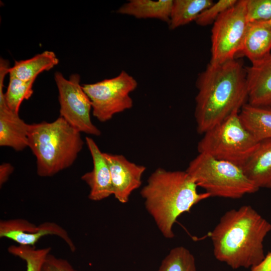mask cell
<instances>
[{
  "instance_id": "obj_19",
  "label": "cell",
  "mask_w": 271,
  "mask_h": 271,
  "mask_svg": "<svg viewBox=\"0 0 271 271\" xmlns=\"http://www.w3.org/2000/svg\"><path fill=\"white\" fill-rule=\"evenodd\" d=\"M239 114L245 126L257 141L271 139V107L257 106L246 103Z\"/></svg>"
},
{
  "instance_id": "obj_15",
  "label": "cell",
  "mask_w": 271,
  "mask_h": 271,
  "mask_svg": "<svg viewBox=\"0 0 271 271\" xmlns=\"http://www.w3.org/2000/svg\"><path fill=\"white\" fill-rule=\"evenodd\" d=\"M240 167L259 189H271V139L260 141Z\"/></svg>"
},
{
  "instance_id": "obj_13",
  "label": "cell",
  "mask_w": 271,
  "mask_h": 271,
  "mask_svg": "<svg viewBox=\"0 0 271 271\" xmlns=\"http://www.w3.org/2000/svg\"><path fill=\"white\" fill-rule=\"evenodd\" d=\"M28 125L8 106L0 91V146L21 151L29 147Z\"/></svg>"
},
{
  "instance_id": "obj_23",
  "label": "cell",
  "mask_w": 271,
  "mask_h": 271,
  "mask_svg": "<svg viewBox=\"0 0 271 271\" xmlns=\"http://www.w3.org/2000/svg\"><path fill=\"white\" fill-rule=\"evenodd\" d=\"M51 250L50 247L36 248L35 246L21 245H11L8 248L10 253L25 261L26 271H43L44 262Z\"/></svg>"
},
{
  "instance_id": "obj_22",
  "label": "cell",
  "mask_w": 271,
  "mask_h": 271,
  "mask_svg": "<svg viewBox=\"0 0 271 271\" xmlns=\"http://www.w3.org/2000/svg\"><path fill=\"white\" fill-rule=\"evenodd\" d=\"M35 80L25 81L9 74V82L5 98L8 106L19 113L22 102L29 99L33 93V85Z\"/></svg>"
},
{
  "instance_id": "obj_7",
  "label": "cell",
  "mask_w": 271,
  "mask_h": 271,
  "mask_svg": "<svg viewBox=\"0 0 271 271\" xmlns=\"http://www.w3.org/2000/svg\"><path fill=\"white\" fill-rule=\"evenodd\" d=\"M137 86L136 79L122 70L114 77L85 84L82 88L91 101L93 115L99 121L105 122L115 114L132 107L129 94Z\"/></svg>"
},
{
  "instance_id": "obj_8",
  "label": "cell",
  "mask_w": 271,
  "mask_h": 271,
  "mask_svg": "<svg viewBox=\"0 0 271 271\" xmlns=\"http://www.w3.org/2000/svg\"><path fill=\"white\" fill-rule=\"evenodd\" d=\"M245 5L246 0L237 1L213 24L210 63H222L238 55L248 25Z\"/></svg>"
},
{
  "instance_id": "obj_16",
  "label": "cell",
  "mask_w": 271,
  "mask_h": 271,
  "mask_svg": "<svg viewBox=\"0 0 271 271\" xmlns=\"http://www.w3.org/2000/svg\"><path fill=\"white\" fill-rule=\"evenodd\" d=\"M271 53V25L265 22L248 23L238 55L246 57L251 64Z\"/></svg>"
},
{
  "instance_id": "obj_3",
  "label": "cell",
  "mask_w": 271,
  "mask_h": 271,
  "mask_svg": "<svg viewBox=\"0 0 271 271\" xmlns=\"http://www.w3.org/2000/svg\"><path fill=\"white\" fill-rule=\"evenodd\" d=\"M197 187L186 171L159 168L149 177L141 195L146 209L164 237L173 238V225L177 218L211 197L206 192L199 193Z\"/></svg>"
},
{
  "instance_id": "obj_17",
  "label": "cell",
  "mask_w": 271,
  "mask_h": 271,
  "mask_svg": "<svg viewBox=\"0 0 271 271\" xmlns=\"http://www.w3.org/2000/svg\"><path fill=\"white\" fill-rule=\"evenodd\" d=\"M172 4L173 0H130L116 12L137 19H156L168 24Z\"/></svg>"
},
{
  "instance_id": "obj_20",
  "label": "cell",
  "mask_w": 271,
  "mask_h": 271,
  "mask_svg": "<svg viewBox=\"0 0 271 271\" xmlns=\"http://www.w3.org/2000/svg\"><path fill=\"white\" fill-rule=\"evenodd\" d=\"M212 0H174L168 23L171 30L195 21L204 10L213 4Z\"/></svg>"
},
{
  "instance_id": "obj_1",
  "label": "cell",
  "mask_w": 271,
  "mask_h": 271,
  "mask_svg": "<svg viewBox=\"0 0 271 271\" xmlns=\"http://www.w3.org/2000/svg\"><path fill=\"white\" fill-rule=\"evenodd\" d=\"M195 118L197 130L204 134L246 103L245 67L236 59L220 64L209 63L197 77Z\"/></svg>"
},
{
  "instance_id": "obj_14",
  "label": "cell",
  "mask_w": 271,
  "mask_h": 271,
  "mask_svg": "<svg viewBox=\"0 0 271 271\" xmlns=\"http://www.w3.org/2000/svg\"><path fill=\"white\" fill-rule=\"evenodd\" d=\"M248 104L271 107V53L245 67Z\"/></svg>"
},
{
  "instance_id": "obj_27",
  "label": "cell",
  "mask_w": 271,
  "mask_h": 271,
  "mask_svg": "<svg viewBox=\"0 0 271 271\" xmlns=\"http://www.w3.org/2000/svg\"><path fill=\"white\" fill-rule=\"evenodd\" d=\"M14 171V167L10 163H3L0 166V185L2 186L9 179Z\"/></svg>"
},
{
  "instance_id": "obj_28",
  "label": "cell",
  "mask_w": 271,
  "mask_h": 271,
  "mask_svg": "<svg viewBox=\"0 0 271 271\" xmlns=\"http://www.w3.org/2000/svg\"><path fill=\"white\" fill-rule=\"evenodd\" d=\"M251 271H271V251L259 264L251 268Z\"/></svg>"
},
{
  "instance_id": "obj_18",
  "label": "cell",
  "mask_w": 271,
  "mask_h": 271,
  "mask_svg": "<svg viewBox=\"0 0 271 271\" xmlns=\"http://www.w3.org/2000/svg\"><path fill=\"white\" fill-rule=\"evenodd\" d=\"M59 63L55 53L51 51H45L33 57L24 60L16 61L10 67L9 74L25 81L36 80L39 74L49 71Z\"/></svg>"
},
{
  "instance_id": "obj_5",
  "label": "cell",
  "mask_w": 271,
  "mask_h": 271,
  "mask_svg": "<svg viewBox=\"0 0 271 271\" xmlns=\"http://www.w3.org/2000/svg\"><path fill=\"white\" fill-rule=\"evenodd\" d=\"M186 171L211 197L239 199L259 189L239 166L206 154L199 153Z\"/></svg>"
},
{
  "instance_id": "obj_24",
  "label": "cell",
  "mask_w": 271,
  "mask_h": 271,
  "mask_svg": "<svg viewBox=\"0 0 271 271\" xmlns=\"http://www.w3.org/2000/svg\"><path fill=\"white\" fill-rule=\"evenodd\" d=\"M245 9L248 23L271 20V0H246Z\"/></svg>"
},
{
  "instance_id": "obj_21",
  "label": "cell",
  "mask_w": 271,
  "mask_h": 271,
  "mask_svg": "<svg viewBox=\"0 0 271 271\" xmlns=\"http://www.w3.org/2000/svg\"><path fill=\"white\" fill-rule=\"evenodd\" d=\"M158 271H198L195 259L187 248H172L162 260Z\"/></svg>"
},
{
  "instance_id": "obj_29",
  "label": "cell",
  "mask_w": 271,
  "mask_h": 271,
  "mask_svg": "<svg viewBox=\"0 0 271 271\" xmlns=\"http://www.w3.org/2000/svg\"><path fill=\"white\" fill-rule=\"evenodd\" d=\"M265 22H266L267 23H268V24H269V25H271V20H270L268 21Z\"/></svg>"
},
{
  "instance_id": "obj_25",
  "label": "cell",
  "mask_w": 271,
  "mask_h": 271,
  "mask_svg": "<svg viewBox=\"0 0 271 271\" xmlns=\"http://www.w3.org/2000/svg\"><path fill=\"white\" fill-rule=\"evenodd\" d=\"M237 2L236 0H219L213 3L200 13L195 22L200 26L213 24L223 12L232 7Z\"/></svg>"
},
{
  "instance_id": "obj_6",
  "label": "cell",
  "mask_w": 271,
  "mask_h": 271,
  "mask_svg": "<svg viewBox=\"0 0 271 271\" xmlns=\"http://www.w3.org/2000/svg\"><path fill=\"white\" fill-rule=\"evenodd\" d=\"M235 111L204 133L198 144L199 153L231 162L241 167L258 142Z\"/></svg>"
},
{
  "instance_id": "obj_10",
  "label": "cell",
  "mask_w": 271,
  "mask_h": 271,
  "mask_svg": "<svg viewBox=\"0 0 271 271\" xmlns=\"http://www.w3.org/2000/svg\"><path fill=\"white\" fill-rule=\"evenodd\" d=\"M53 235L59 237L74 252L76 246L66 230L58 224L45 222L36 226L28 220L14 219L0 221V237L11 239L19 245L35 246L43 236Z\"/></svg>"
},
{
  "instance_id": "obj_4",
  "label": "cell",
  "mask_w": 271,
  "mask_h": 271,
  "mask_svg": "<svg viewBox=\"0 0 271 271\" xmlns=\"http://www.w3.org/2000/svg\"><path fill=\"white\" fill-rule=\"evenodd\" d=\"M28 141L41 177L52 176L70 167L84 145L80 132L61 116L51 122L29 124Z\"/></svg>"
},
{
  "instance_id": "obj_11",
  "label": "cell",
  "mask_w": 271,
  "mask_h": 271,
  "mask_svg": "<svg viewBox=\"0 0 271 271\" xmlns=\"http://www.w3.org/2000/svg\"><path fill=\"white\" fill-rule=\"evenodd\" d=\"M108 165L113 195L120 203H126L132 192L140 187L146 167L131 162L121 155L103 153Z\"/></svg>"
},
{
  "instance_id": "obj_26",
  "label": "cell",
  "mask_w": 271,
  "mask_h": 271,
  "mask_svg": "<svg viewBox=\"0 0 271 271\" xmlns=\"http://www.w3.org/2000/svg\"><path fill=\"white\" fill-rule=\"evenodd\" d=\"M43 271H77L66 259L49 253L44 262Z\"/></svg>"
},
{
  "instance_id": "obj_9",
  "label": "cell",
  "mask_w": 271,
  "mask_h": 271,
  "mask_svg": "<svg viewBox=\"0 0 271 271\" xmlns=\"http://www.w3.org/2000/svg\"><path fill=\"white\" fill-rule=\"evenodd\" d=\"M54 80L58 91L60 116L80 132L100 136V130L91 120L92 104L80 85V75L73 74L66 79L61 72H56Z\"/></svg>"
},
{
  "instance_id": "obj_2",
  "label": "cell",
  "mask_w": 271,
  "mask_h": 271,
  "mask_svg": "<svg viewBox=\"0 0 271 271\" xmlns=\"http://www.w3.org/2000/svg\"><path fill=\"white\" fill-rule=\"evenodd\" d=\"M271 224L250 205L226 211L210 233L213 253L233 269L252 268L264 258L263 241Z\"/></svg>"
},
{
  "instance_id": "obj_12",
  "label": "cell",
  "mask_w": 271,
  "mask_h": 271,
  "mask_svg": "<svg viewBox=\"0 0 271 271\" xmlns=\"http://www.w3.org/2000/svg\"><path fill=\"white\" fill-rule=\"evenodd\" d=\"M86 143L93 161V169L81 177L90 189L89 198L95 201L104 199L113 195L111 177L108 165L94 140L86 137Z\"/></svg>"
}]
</instances>
